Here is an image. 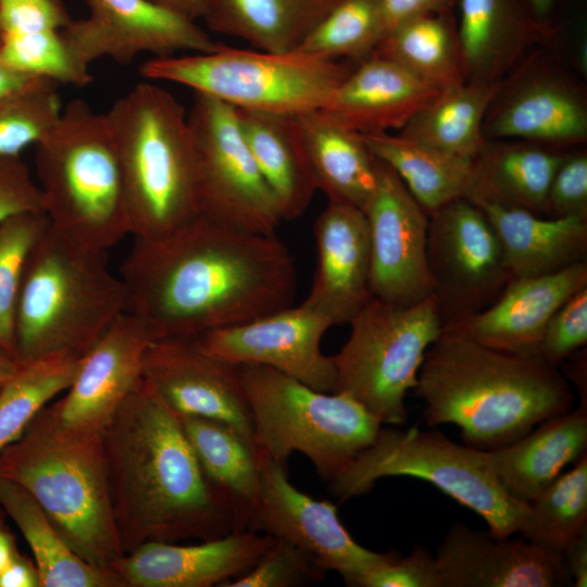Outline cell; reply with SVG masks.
I'll return each instance as SVG.
<instances>
[{
	"label": "cell",
	"instance_id": "cell-25",
	"mask_svg": "<svg viewBox=\"0 0 587 587\" xmlns=\"http://www.w3.org/2000/svg\"><path fill=\"white\" fill-rule=\"evenodd\" d=\"M441 90L372 54L345 77L319 111L359 134L400 130Z\"/></svg>",
	"mask_w": 587,
	"mask_h": 587
},
{
	"label": "cell",
	"instance_id": "cell-41",
	"mask_svg": "<svg viewBox=\"0 0 587 587\" xmlns=\"http://www.w3.org/2000/svg\"><path fill=\"white\" fill-rule=\"evenodd\" d=\"M42 211L23 212L0 223V350L17 363L15 313L29 250L48 227Z\"/></svg>",
	"mask_w": 587,
	"mask_h": 587
},
{
	"label": "cell",
	"instance_id": "cell-52",
	"mask_svg": "<svg viewBox=\"0 0 587 587\" xmlns=\"http://www.w3.org/2000/svg\"><path fill=\"white\" fill-rule=\"evenodd\" d=\"M563 558L573 586H587V534L579 537L564 552Z\"/></svg>",
	"mask_w": 587,
	"mask_h": 587
},
{
	"label": "cell",
	"instance_id": "cell-57",
	"mask_svg": "<svg viewBox=\"0 0 587 587\" xmlns=\"http://www.w3.org/2000/svg\"><path fill=\"white\" fill-rule=\"evenodd\" d=\"M533 9L538 14H545L549 10L552 0H529Z\"/></svg>",
	"mask_w": 587,
	"mask_h": 587
},
{
	"label": "cell",
	"instance_id": "cell-30",
	"mask_svg": "<svg viewBox=\"0 0 587 587\" xmlns=\"http://www.w3.org/2000/svg\"><path fill=\"white\" fill-rule=\"evenodd\" d=\"M304 151L316 183L328 201L363 210L377 177V159L359 133L319 110L296 115Z\"/></svg>",
	"mask_w": 587,
	"mask_h": 587
},
{
	"label": "cell",
	"instance_id": "cell-24",
	"mask_svg": "<svg viewBox=\"0 0 587 587\" xmlns=\"http://www.w3.org/2000/svg\"><path fill=\"white\" fill-rule=\"evenodd\" d=\"M484 136L553 148L580 143L587 138L585 98L561 76L527 74L505 93L500 87L486 114Z\"/></svg>",
	"mask_w": 587,
	"mask_h": 587
},
{
	"label": "cell",
	"instance_id": "cell-13",
	"mask_svg": "<svg viewBox=\"0 0 587 587\" xmlns=\"http://www.w3.org/2000/svg\"><path fill=\"white\" fill-rule=\"evenodd\" d=\"M427 257L442 326L490 305L512 279L488 217L465 197L429 214Z\"/></svg>",
	"mask_w": 587,
	"mask_h": 587
},
{
	"label": "cell",
	"instance_id": "cell-9",
	"mask_svg": "<svg viewBox=\"0 0 587 587\" xmlns=\"http://www.w3.org/2000/svg\"><path fill=\"white\" fill-rule=\"evenodd\" d=\"M409 476L433 484L484 519L499 538L522 533L528 505L512 498L490 470L484 450L457 444L437 429L380 427L374 441L329 480L341 501L367 494L377 480Z\"/></svg>",
	"mask_w": 587,
	"mask_h": 587
},
{
	"label": "cell",
	"instance_id": "cell-58",
	"mask_svg": "<svg viewBox=\"0 0 587 587\" xmlns=\"http://www.w3.org/2000/svg\"><path fill=\"white\" fill-rule=\"evenodd\" d=\"M0 40H1V33H0Z\"/></svg>",
	"mask_w": 587,
	"mask_h": 587
},
{
	"label": "cell",
	"instance_id": "cell-5",
	"mask_svg": "<svg viewBox=\"0 0 587 587\" xmlns=\"http://www.w3.org/2000/svg\"><path fill=\"white\" fill-rule=\"evenodd\" d=\"M126 312V290L107 251L48 225L28 252L21 280L15 340L18 364L55 353L82 358Z\"/></svg>",
	"mask_w": 587,
	"mask_h": 587
},
{
	"label": "cell",
	"instance_id": "cell-43",
	"mask_svg": "<svg viewBox=\"0 0 587 587\" xmlns=\"http://www.w3.org/2000/svg\"><path fill=\"white\" fill-rule=\"evenodd\" d=\"M0 62L17 73L57 84L83 87L92 80L89 68L75 59L60 30L1 35Z\"/></svg>",
	"mask_w": 587,
	"mask_h": 587
},
{
	"label": "cell",
	"instance_id": "cell-29",
	"mask_svg": "<svg viewBox=\"0 0 587 587\" xmlns=\"http://www.w3.org/2000/svg\"><path fill=\"white\" fill-rule=\"evenodd\" d=\"M235 110L246 143L283 221L299 217L310 205L317 187L296 115Z\"/></svg>",
	"mask_w": 587,
	"mask_h": 587
},
{
	"label": "cell",
	"instance_id": "cell-7",
	"mask_svg": "<svg viewBox=\"0 0 587 587\" xmlns=\"http://www.w3.org/2000/svg\"><path fill=\"white\" fill-rule=\"evenodd\" d=\"M35 179L49 224L108 251L130 235L122 173L105 113L72 99L35 143Z\"/></svg>",
	"mask_w": 587,
	"mask_h": 587
},
{
	"label": "cell",
	"instance_id": "cell-54",
	"mask_svg": "<svg viewBox=\"0 0 587 587\" xmlns=\"http://www.w3.org/2000/svg\"><path fill=\"white\" fill-rule=\"evenodd\" d=\"M35 78L38 77L17 73L0 62V97L25 86Z\"/></svg>",
	"mask_w": 587,
	"mask_h": 587
},
{
	"label": "cell",
	"instance_id": "cell-4",
	"mask_svg": "<svg viewBox=\"0 0 587 587\" xmlns=\"http://www.w3.org/2000/svg\"><path fill=\"white\" fill-rule=\"evenodd\" d=\"M0 476L23 486L89 564L111 570L124 555L109 499L101 434L63 426L47 404L0 452Z\"/></svg>",
	"mask_w": 587,
	"mask_h": 587
},
{
	"label": "cell",
	"instance_id": "cell-59",
	"mask_svg": "<svg viewBox=\"0 0 587 587\" xmlns=\"http://www.w3.org/2000/svg\"><path fill=\"white\" fill-rule=\"evenodd\" d=\"M0 386H1V384H0Z\"/></svg>",
	"mask_w": 587,
	"mask_h": 587
},
{
	"label": "cell",
	"instance_id": "cell-19",
	"mask_svg": "<svg viewBox=\"0 0 587 587\" xmlns=\"http://www.w3.org/2000/svg\"><path fill=\"white\" fill-rule=\"evenodd\" d=\"M439 587L573 586L562 554L453 523L434 555Z\"/></svg>",
	"mask_w": 587,
	"mask_h": 587
},
{
	"label": "cell",
	"instance_id": "cell-37",
	"mask_svg": "<svg viewBox=\"0 0 587 587\" xmlns=\"http://www.w3.org/2000/svg\"><path fill=\"white\" fill-rule=\"evenodd\" d=\"M373 53L396 62L439 90L467 82L458 33L433 14L395 27Z\"/></svg>",
	"mask_w": 587,
	"mask_h": 587
},
{
	"label": "cell",
	"instance_id": "cell-38",
	"mask_svg": "<svg viewBox=\"0 0 587 587\" xmlns=\"http://www.w3.org/2000/svg\"><path fill=\"white\" fill-rule=\"evenodd\" d=\"M83 358V357H82ZM82 358L65 353L20 364L0 386V452L16 440L33 417L74 380Z\"/></svg>",
	"mask_w": 587,
	"mask_h": 587
},
{
	"label": "cell",
	"instance_id": "cell-32",
	"mask_svg": "<svg viewBox=\"0 0 587 587\" xmlns=\"http://www.w3.org/2000/svg\"><path fill=\"white\" fill-rule=\"evenodd\" d=\"M0 508L28 544L41 587H125L114 571L83 560L35 498L20 484L1 476Z\"/></svg>",
	"mask_w": 587,
	"mask_h": 587
},
{
	"label": "cell",
	"instance_id": "cell-12",
	"mask_svg": "<svg viewBox=\"0 0 587 587\" xmlns=\"http://www.w3.org/2000/svg\"><path fill=\"white\" fill-rule=\"evenodd\" d=\"M187 118L200 215L239 230L274 234L283 218L246 143L235 108L193 92Z\"/></svg>",
	"mask_w": 587,
	"mask_h": 587
},
{
	"label": "cell",
	"instance_id": "cell-15",
	"mask_svg": "<svg viewBox=\"0 0 587 587\" xmlns=\"http://www.w3.org/2000/svg\"><path fill=\"white\" fill-rule=\"evenodd\" d=\"M363 212L369 225L373 297L409 305L434 296L427 257L429 215L378 159L376 185Z\"/></svg>",
	"mask_w": 587,
	"mask_h": 587
},
{
	"label": "cell",
	"instance_id": "cell-1",
	"mask_svg": "<svg viewBox=\"0 0 587 587\" xmlns=\"http://www.w3.org/2000/svg\"><path fill=\"white\" fill-rule=\"evenodd\" d=\"M126 312L153 340L193 338L291 305L295 259L275 234L203 215L153 239L134 238L118 273Z\"/></svg>",
	"mask_w": 587,
	"mask_h": 587
},
{
	"label": "cell",
	"instance_id": "cell-50",
	"mask_svg": "<svg viewBox=\"0 0 587 587\" xmlns=\"http://www.w3.org/2000/svg\"><path fill=\"white\" fill-rule=\"evenodd\" d=\"M448 2L449 0H379L385 35L400 24L444 9Z\"/></svg>",
	"mask_w": 587,
	"mask_h": 587
},
{
	"label": "cell",
	"instance_id": "cell-21",
	"mask_svg": "<svg viewBox=\"0 0 587 587\" xmlns=\"http://www.w3.org/2000/svg\"><path fill=\"white\" fill-rule=\"evenodd\" d=\"M273 541L268 534L242 530L195 545L147 542L111 570L125 587L222 586L254 566Z\"/></svg>",
	"mask_w": 587,
	"mask_h": 587
},
{
	"label": "cell",
	"instance_id": "cell-47",
	"mask_svg": "<svg viewBox=\"0 0 587 587\" xmlns=\"http://www.w3.org/2000/svg\"><path fill=\"white\" fill-rule=\"evenodd\" d=\"M544 216L587 220V154H566L551 178Z\"/></svg>",
	"mask_w": 587,
	"mask_h": 587
},
{
	"label": "cell",
	"instance_id": "cell-35",
	"mask_svg": "<svg viewBox=\"0 0 587 587\" xmlns=\"http://www.w3.org/2000/svg\"><path fill=\"white\" fill-rule=\"evenodd\" d=\"M535 34L512 0H461L458 38L467 80L501 82Z\"/></svg>",
	"mask_w": 587,
	"mask_h": 587
},
{
	"label": "cell",
	"instance_id": "cell-45",
	"mask_svg": "<svg viewBox=\"0 0 587 587\" xmlns=\"http://www.w3.org/2000/svg\"><path fill=\"white\" fill-rule=\"evenodd\" d=\"M587 342V287L570 297L550 319L538 353L550 365H561Z\"/></svg>",
	"mask_w": 587,
	"mask_h": 587
},
{
	"label": "cell",
	"instance_id": "cell-10",
	"mask_svg": "<svg viewBox=\"0 0 587 587\" xmlns=\"http://www.w3.org/2000/svg\"><path fill=\"white\" fill-rule=\"evenodd\" d=\"M139 72L148 80L184 85L238 110L298 115L321 109L351 68L298 50L222 45L208 53L152 58Z\"/></svg>",
	"mask_w": 587,
	"mask_h": 587
},
{
	"label": "cell",
	"instance_id": "cell-46",
	"mask_svg": "<svg viewBox=\"0 0 587 587\" xmlns=\"http://www.w3.org/2000/svg\"><path fill=\"white\" fill-rule=\"evenodd\" d=\"M359 587H439L435 557L425 546H416L408 555L388 551Z\"/></svg>",
	"mask_w": 587,
	"mask_h": 587
},
{
	"label": "cell",
	"instance_id": "cell-23",
	"mask_svg": "<svg viewBox=\"0 0 587 587\" xmlns=\"http://www.w3.org/2000/svg\"><path fill=\"white\" fill-rule=\"evenodd\" d=\"M317 265L304 303L334 325L349 323L373 298L370 235L362 209L328 201L315 221Z\"/></svg>",
	"mask_w": 587,
	"mask_h": 587
},
{
	"label": "cell",
	"instance_id": "cell-42",
	"mask_svg": "<svg viewBox=\"0 0 587 587\" xmlns=\"http://www.w3.org/2000/svg\"><path fill=\"white\" fill-rule=\"evenodd\" d=\"M58 85L38 77L0 97V155L18 157L54 125L62 111Z\"/></svg>",
	"mask_w": 587,
	"mask_h": 587
},
{
	"label": "cell",
	"instance_id": "cell-53",
	"mask_svg": "<svg viewBox=\"0 0 587 587\" xmlns=\"http://www.w3.org/2000/svg\"><path fill=\"white\" fill-rule=\"evenodd\" d=\"M166 9L175 11L188 18L196 21L202 18L208 0H151Z\"/></svg>",
	"mask_w": 587,
	"mask_h": 587
},
{
	"label": "cell",
	"instance_id": "cell-33",
	"mask_svg": "<svg viewBox=\"0 0 587 587\" xmlns=\"http://www.w3.org/2000/svg\"><path fill=\"white\" fill-rule=\"evenodd\" d=\"M336 0H208L203 20L215 33L259 50L290 52Z\"/></svg>",
	"mask_w": 587,
	"mask_h": 587
},
{
	"label": "cell",
	"instance_id": "cell-26",
	"mask_svg": "<svg viewBox=\"0 0 587 587\" xmlns=\"http://www.w3.org/2000/svg\"><path fill=\"white\" fill-rule=\"evenodd\" d=\"M484 453L502 488L527 504L566 465L587 453V407L578 404L539 423L516 440Z\"/></svg>",
	"mask_w": 587,
	"mask_h": 587
},
{
	"label": "cell",
	"instance_id": "cell-6",
	"mask_svg": "<svg viewBox=\"0 0 587 587\" xmlns=\"http://www.w3.org/2000/svg\"><path fill=\"white\" fill-rule=\"evenodd\" d=\"M116 147L130 235L165 236L200 215L187 114L161 86L135 85L105 113Z\"/></svg>",
	"mask_w": 587,
	"mask_h": 587
},
{
	"label": "cell",
	"instance_id": "cell-28",
	"mask_svg": "<svg viewBox=\"0 0 587 587\" xmlns=\"http://www.w3.org/2000/svg\"><path fill=\"white\" fill-rule=\"evenodd\" d=\"M477 207L499 238L512 278L550 274L586 261L587 220L548 217L492 204Z\"/></svg>",
	"mask_w": 587,
	"mask_h": 587
},
{
	"label": "cell",
	"instance_id": "cell-17",
	"mask_svg": "<svg viewBox=\"0 0 587 587\" xmlns=\"http://www.w3.org/2000/svg\"><path fill=\"white\" fill-rule=\"evenodd\" d=\"M333 325L303 302L190 339L200 350L230 363L266 365L319 391L335 392L336 367L321 350V340Z\"/></svg>",
	"mask_w": 587,
	"mask_h": 587
},
{
	"label": "cell",
	"instance_id": "cell-34",
	"mask_svg": "<svg viewBox=\"0 0 587 587\" xmlns=\"http://www.w3.org/2000/svg\"><path fill=\"white\" fill-rule=\"evenodd\" d=\"M360 135L373 155L398 175L428 215L465 197L473 159L441 151L399 133Z\"/></svg>",
	"mask_w": 587,
	"mask_h": 587
},
{
	"label": "cell",
	"instance_id": "cell-11",
	"mask_svg": "<svg viewBox=\"0 0 587 587\" xmlns=\"http://www.w3.org/2000/svg\"><path fill=\"white\" fill-rule=\"evenodd\" d=\"M349 324L348 340L332 357L335 392L353 398L383 425L404 424L405 396L416 385L427 349L442 332L435 297L409 305L373 297Z\"/></svg>",
	"mask_w": 587,
	"mask_h": 587
},
{
	"label": "cell",
	"instance_id": "cell-31",
	"mask_svg": "<svg viewBox=\"0 0 587 587\" xmlns=\"http://www.w3.org/2000/svg\"><path fill=\"white\" fill-rule=\"evenodd\" d=\"M178 417L204 474L229 504L236 532L249 530L260 488L253 444L220 421Z\"/></svg>",
	"mask_w": 587,
	"mask_h": 587
},
{
	"label": "cell",
	"instance_id": "cell-27",
	"mask_svg": "<svg viewBox=\"0 0 587 587\" xmlns=\"http://www.w3.org/2000/svg\"><path fill=\"white\" fill-rule=\"evenodd\" d=\"M564 155L553 147L525 140H486L473 159L465 198L476 205L544 215L551 178Z\"/></svg>",
	"mask_w": 587,
	"mask_h": 587
},
{
	"label": "cell",
	"instance_id": "cell-16",
	"mask_svg": "<svg viewBox=\"0 0 587 587\" xmlns=\"http://www.w3.org/2000/svg\"><path fill=\"white\" fill-rule=\"evenodd\" d=\"M89 15L61 30L68 49L85 67L110 58L128 63L140 53L153 58L179 51L213 52L222 47L196 21L151 0H85Z\"/></svg>",
	"mask_w": 587,
	"mask_h": 587
},
{
	"label": "cell",
	"instance_id": "cell-3",
	"mask_svg": "<svg viewBox=\"0 0 587 587\" xmlns=\"http://www.w3.org/2000/svg\"><path fill=\"white\" fill-rule=\"evenodd\" d=\"M427 426L453 424L463 444L494 450L574 408L559 367L538 352L516 353L442 329L427 349L413 388Z\"/></svg>",
	"mask_w": 587,
	"mask_h": 587
},
{
	"label": "cell",
	"instance_id": "cell-49",
	"mask_svg": "<svg viewBox=\"0 0 587 587\" xmlns=\"http://www.w3.org/2000/svg\"><path fill=\"white\" fill-rule=\"evenodd\" d=\"M30 211L45 212L35 176L20 155H0V223Z\"/></svg>",
	"mask_w": 587,
	"mask_h": 587
},
{
	"label": "cell",
	"instance_id": "cell-39",
	"mask_svg": "<svg viewBox=\"0 0 587 587\" xmlns=\"http://www.w3.org/2000/svg\"><path fill=\"white\" fill-rule=\"evenodd\" d=\"M527 505L523 537L563 555L587 534V453Z\"/></svg>",
	"mask_w": 587,
	"mask_h": 587
},
{
	"label": "cell",
	"instance_id": "cell-48",
	"mask_svg": "<svg viewBox=\"0 0 587 587\" xmlns=\"http://www.w3.org/2000/svg\"><path fill=\"white\" fill-rule=\"evenodd\" d=\"M70 21L59 0H0L1 35L61 30Z\"/></svg>",
	"mask_w": 587,
	"mask_h": 587
},
{
	"label": "cell",
	"instance_id": "cell-8",
	"mask_svg": "<svg viewBox=\"0 0 587 587\" xmlns=\"http://www.w3.org/2000/svg\"><path fill=\"white\" fill-rule=\"evenodd\" d=\"M239 372L253 423L255 452L287 463L304 454L332 480L376 438L383 424L344 392H323L261 364Z\"/></svg>",
	"mask_w": 587,
	"mask_h": 587
},
{
	"label": "cell",
	"instance_id": "cell-18",
	"mask_svg": "<svg viewBox=\"0 0 587 587\" xmlns=\"http://www.w3.org/2000/svg\"><path fill=\"white\" fill-rule=\"evenodd\" d=\"M142 376L178 416L220 421L253 444L238 364L200 350L190 338L155 339L146 350Z\"/></svg>",
	"mask_w": 587,
	"mask_h": 587
},
{
	"label": "cell",
	"instance_id": "cell-22",
	"mask_svg": "<svg viewBox=\"0 0 587 587\" xmlns=\"http://www.w3.org/2000/svg\"><path fill=\"white\" fill-rule=\"evenodd\" d=\"M585 287L587 260L550 274L512 278L490 305L442 329L502 351L538 352L555 311Z\"/></svg>",
	"mask_w": 587,
	"mask_h": 587
},
{
	"label": "cell",
	"instance_id": "cell-44",
	"mask_svg": "<svg viewBox=\"0 0 587 587\" xmlns=\"http://www.w3.org/2000/svg\"><path fill=\"white\" fill-rule=\"evenodd\" d=\"M327 571L308 552L275 538L260 560L221 587H301L321 583Z\"/></svg>",
	"mask_w": 587,
	"mask_h": 587
},
{
	"label": "cell",
	"instance_id": "cell-51",
	"mask_svg": "<svg viewBox=\"0 0 587 587\" xmlns=\"http://www.w3.org/2000/svg\"><path fill=\"white\" fill-rule=\"evenodd\" d=\"M0 587H41L34 561L17 551L0 572Z\"/></svg>",
	"mask_w": 587,
	"mask_h": 587
},
{
	"label": "cell",
	"instance_id": "cell-2",
	"mask_svg": "<svg viewBox=\"0 0 587 587\" xmlns=\"http://www.w3.org/2000/svg\"><path fill=\"white\" fill-rule=\"evenodd\" d=\"M109 499L124 554L147 542L211 540L236 532L178 415L142 376L101 433Z\"/></svg>",
	"mask_w": 587,
	"mask_h": 587
},
{
	"label": "cell",
	"instance_id": "cell-56",
	"mask_svg": "<svg viewBox=\"0 0 587 587\" xmlns=\"http://www.w3.org/2000/svg\"><path fill=\"white\" fill-rule=\"evenodd\" d=\"M20 364L0 350V384L8 380L18 369Z\"/></svg>",
	"mask_w": 587,
	"mask_h": 587
},
{
	"label": "cell",
	"instance_id": "cell-20",
	"mask_svg": "<svg viewBox=\"0 0 587 587\" xmlns=\"http://www.w3.org/2000/svg\"><path fill=\"white\" fill-rule=\"evenodd\" d=\"M147 327L124 312L82 358L65 396L52 403L58 421L86 434H101L120 404L142 377Z\"/></svg>",
	"mask_w": 587,
	"mask_h": 587
},
{
	"label": "cell",
	"instance_id": "cell-14",
	"mask_svg": "<svg viewBox=\"0 0 587 587\" xmlns=\"http://www.w3.org/2000/svg\"><path fill=\"white\" fill-rule=\"evenodd\" d=\"M260 488L249 530L285 539L337 572L348 586L361 579L385 557L359 545L342 525L337 507L295 487L286 464L258 453Z\"/></svg>",
	"mask_w": 587,
	"mask_h": 587
},
{
	"label": "cell",
	"instance_id": "cell-36",
	"mask_svg": "<svg viewBox=\"0 0 587 587\" xmlns=\"http://www.w3.org/2000/svg\"><path fill=\"white\" fill-rule=\"evenodd\" d=\"M501 82L467 80L441 90L398 132L441 151L474 159L486 142L484 122Z\"/></svg>",
	"mask_w": 587,
	"mask_h": 587
},
{
	"label": "cell",
	"instance_id": "cell-40",
	"mask_svg": "<svg viewBox=\"0 0 587 587\" xmlns=\"http://www.w3.org/2000/svg\"><path fill=\"white\" fill-rule=\"evenodd\" d=\"M384 35L379 0H336L297 50L324 60L363 61Z\"/></svg>",
	"mask_w": 587,
	"mask_h": 587
},
{
	"label": "cell",
	"instance_id": "cell-55",
	"mask_svg": "<svg viewBox=\"0 0 587 587\" xmlns=\"http://www.w3.org/2000/svg\"><path fill=\"white\" fill-rule=\"evenodd\" d=\"M3 510L0 508V572L11 562L18 551L14 536L3 520Z\"/></svg>",
	"mask_w": 587,
	"mask_h": 587
}]
</instances>
